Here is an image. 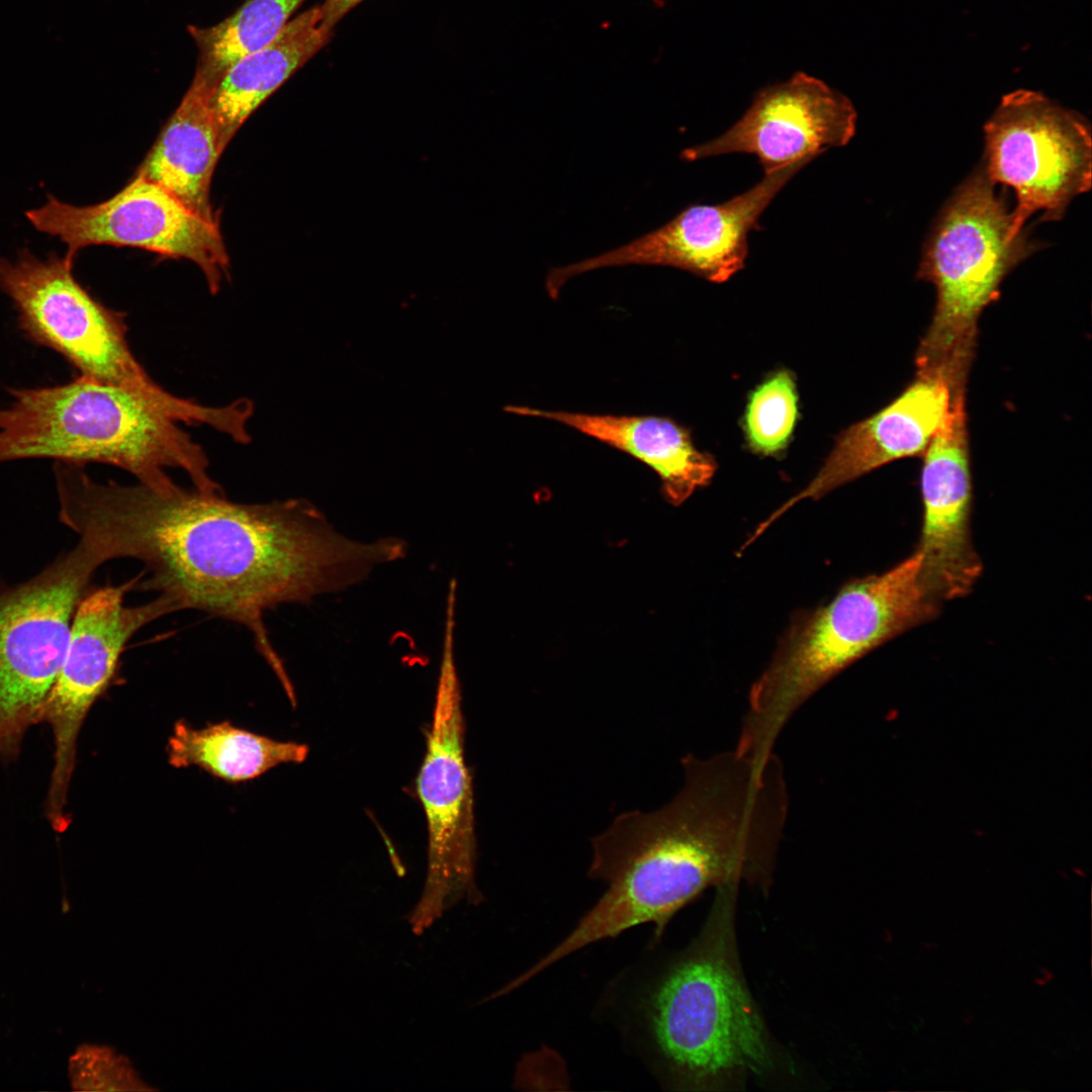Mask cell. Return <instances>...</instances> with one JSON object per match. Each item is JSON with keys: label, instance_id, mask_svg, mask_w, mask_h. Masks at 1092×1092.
<instances>
[{"label": "cell", "instance_id": "obj_26", "mask_svg": "<svg viewBox=\"0 0 1092 1092\" xmlns=\"http://www.w3.org/2000/svg\"><path fill=\"white\" fill-rule=\"evenodd\" d=\"M1034 983L1040 987L1048 984V982L1042 977L1034 979Z\"/></svg>", "mask_w": 1092, "mask_h": 1092}, {"label": "cell", "instance_id": "obj_10", "mask_svg": "<svg viewBox=\"0 0 1092 1092\" xmlns=\"http://www.w3.org/2000/svg\"><path fill=\"white\" fill-rule=\"evenodd\" d=\"M982 166L993 184L1014 190L1016 231L1041 212V221L1060 220L1070 203L1091 188L1090 125L1078 112L1039 92L1019 89L1004 95L984 125Z\"/></svg>", "mask_w": 1092, "mask_h": 1092}, {"label": "cell", "instance_id": "obj_15", "mask_svg": "<svg viewBox=\"0 0 1092 1092\" xmlns=\"http://www.w3.org/2000/svg\"><path fill=\"white\" fill-rule=\"evenodd\" d=\"M856 119V110L846 96L799 73L785 83L759 91L729 129L684 150L680 158L696 161L725 154H750L766 173L847 145L855 133Z\"/></svg>", "mask_w": 1092, "mask_h": 1092}, {"label": "cell", "instance_id": "obj_14", "mask_svg": "<svg viewBox=\"0 0 1092 1092\" xmlns=\"http://www.w3.org/2000/svg\"><path fill=\"white\" fill-rule=\"evenodd\" d=\"M920 474L922 527L920 575L931 597L959 599L972 590L982 564L971 539L972 471L966 390L923 453Z\"/></svg>", "mask_w": 1092, "mask_h": 1092}, {"label": "cell", "instance_id": "obj_27", "mask_svg": "<svg viewBox=\"0 0 1092 1092\" xmlns=\"http://www.w3.org/2000/svg\"><path fill=\"white\" fill-rule=\"evenodd\" d=\"M972 1018H973L972 1015H970V1014L966 1015V1016L963 1017V1022L966 1023V1024H970L972 1022Z\"/></svg>", "mask_w": 1092, "mask_h": 1092}, {"label": "cell", "instance_id": "obj_20", "mask_svg": "<svg viewBox=\"0 0 1092 1092\" xmlns=\"http://www.w3.org/2000/svg\"><path fill=\"white\" fill-rule=\"evenodd\" d=\"M169 763L178 768L197 766L232 782L256 779L282 763H301L308 746L279 741L241 729L228 721L195 728L177 721L168 739Z\"/></svg>", "mask_w": 1092, "mask_h": 1092}, {"label": "cell", "instance_id": "obj_25", "mask_svg": "<svg viewBox=\"0 0 1092 1092\" xmlns=\"http://www.w3.org/2000/svg\"><path fill=\"white\" fill-rule=\"evenodd\" d=\"M1042 978L1049 983L1054 979V973L1046 968H1039Z\"/></svg>", "mask_w": 1092, "mask_h": 1092}, {"label": "cell", "instance_id": "obj_12", "mask_svg": "<svg viewBox=\"0 0 1092 1092\" xmlns=\"http://www.w3.org/2000/svg\"><path fill=\"white\" fill-rule=\"evenodd\" d=\"M39 232L67 245L65 258L93 245L134 247L173 259H188L203 272L211 293L229 276L230 259L217 220L197 214L157 183L136 175L109 199L76 206L48 195L25 212Z\"/></svg>", "mask_w": 1092, "mask_h": 1092}, {"label": "cell", "instance_id": "obj_22", "mask_svg": "<svg viewBox=\"0 0 1092 1092\" xmlns=\"http://www.w3.org/2000/svg\"><path fill=\"white\" fill-rule=\"evenodd\" d=\"M797 384L791 371L769 374L750 393L743 415V433L751 452L778 456L792 440L799 419Z\"/></svg>", "mask_w": 1092, "mask_h": 1092}, {"label": "cell", "instance_id": "obj_9", "mask_svg": "<svg viewBox=\"0 0 1092 1092\" xmlns=\"http://www.w3.org/2000/svg\"><path fill=\"white\" fill-rule=\"evenodd\" d=\"M453 635L454 622L447 620L427 748L416 781L428 827L427 879L410 919L419 932L460 899H480L474 880L473 792L465 762Z\"/></svg>", "mask_w": 1092, "mask_h": 1092}, {"label": "cell", "instance_id": "obj_2", "mask_svg": "<svg viewBox=\"0 0 1092 1092\" xmlns=\"http://www.w3.org/2000/svg\"><path fill=\"white\" fill-rule=\"evenodd\" d=\"M684 784L663 807L628 811L593 839L589 875L607 884L571 931L535 963L543 972L641 924L656 937L704 890L769 882L789 794L783 769L735 748L681 759Z\"/></svg>", "mask_w": 1092, "mask_h": 1092}, {"label": "cell", "instance_id": "obj_16", "mask_svg": "<svg viewBox=\"0 0 1092 1092\" xmlns=\"http://www.w3.org/2000/svg\"><path fill=\"white\" fill-rule=\"evenodd\" d=\"M957 389L942 371L916 369L915 377L890 403L841 431L814 478L752 532L754 541L804 499L830 491L899 459L922 456L941 427Z\"/></svg>", "mask_w": 1092, "mask_h": 1092}, {"label": "cell", "instance_id": "obj_19", "mask_svg": "<svg viewBox=\"0 0 1092 1092\" xmlns=\"http://www.w3.org/2000/svg\"><path fill=\"white\" fill-rule=\"evenodd\" d=\"M322 20L321 5L311 7L218 77L211 103L222 150L254 110L328 43L333 30Z\"/></svg>", "mask_w": 1092, "mask_h": 1092}, {"label": "cell", "instance_id": "obj_21", "mask_svg": "<svg viewBox=\"0 0 1092 1092\" xmlns=\"http://www.w3.org/2000/svg\"><path fill=\"white\" fill-rule=\"evenodd\" d=\"M304 0H247L210 27L189 26L202 67L217 78L236 61L270 42Z\"/></svg>", "mask_w": 1092, "mask_h": 1092}, {"label": "cell", "instance_id": "obj_1", "mask_svg": "<svg viewBox=\"0 0 1092 1092\" xmlns=\"http://www.w3.org/2000/svg\"><path fill=\"white\" fill-rule=\"evenodd\" d=\"M59 520L88 538L105 561H141L148 577L135 588L244 626L289 698L293 687L265 626L281 604H308L346 590L385 563L402 559L397 537L350 539L305 499L239 504L224 493L174 481L97 482L81 465L54 467Z\"/></svg>", "mask_w": 1092, "mask_h": 1092}, {"label": "cell", "instance_id": "obj_13", "mask_svg": "<svg viewBox=\"0 0 1092 1092\" xmlns=\"http://www.w3.org/2000/svg\"><path fill=\"white\" fill-rule=\"evenodd\" d=\"M812 159L764 173L747 191L719 204H691L672 219L617 249L576 263L553 267L545 279L552 299L572 277L607 267L668 266L714 283H723L745 267L748 235L772 199Z\"/></svg>", "mask_w": 1092, "mask_h": 1092}, {"label": "cell", "instance_id": "obj_24", "mask_svg": "<svg viewBox=\"0 0 1092 1092\" xmlns=\"http://www.w3.org/2000/svg\"><path fill=\"white\" fill-rule=\"evenodd\" d=\"M363 0H324L321 5L323 23L333 30L335 25Z\"/></svg>", "mask_w": 1092, "mask_h": 1092}, {"label": "cell", "instance_id": "obj_18", "mask_svg": "<svg viewBox=\"0 0 1092 1092\" xmlns=\"http://www.w3.org/2000/svg\"><path fill=\"white\" fill-rule=\"evenodd\" d=\"M217 79L198 65L181 103L136 174L162 186L209 220H216L210 184L223 152L211 103Z\"/></svg>", "mask_w": 1092, "mask_h": 1092}, {"label": "cell", "instance_id": "obj_8", "mask_svg": "<svg viewBox=\"0 0 1092 1092\" xmlns=\"http://www.w3.org/2000/svg\"><path fill=\"white\" fill-rule=\"evenodd\" d=\"M103 563L79 537L35 576L0 592V761L15 759L29 727L41 722L76 608Z\"/></svg>", "mask_w": 1092, "mask_h": 1092}, {"label": "cell", "instance_id": "obj_23", "mask_svg": "<svg viewBox=\"0 0 1092 1092\" xmlns=\"http://www.w3.org/2000/svg\"><path fill=\"white\" fill-rule=\"evenodd\" d=\"M68 1075L74 1091L156 1090L143 1080L126 1056L105 1044L79 1045L69 1059Z\"/></svg>", "mask_w": 1092, "mask_h": 1092}, {"label": "cell", "instance_id": "obj_17", "mask_svg": "<svg viewBox=\"0 0 1092 1092\" xmlns=\"http://www.w3.org/2000/svg\"><path fill=\"white\" fill-rule=\"evenodd\" d=\"M506 412L569 427L651 468L675 505L710 483L717 463L694 444L691 432L672 419L652 415H601L508 405Z\"/></svg>", "mask_w": 1092, "mask_h": 1092}, {"label": "cell", "instance_id": "obj_4", "mask_svg": "<svg viewBox=\"0 0 1092 1092\" xmlns=\"http://www.w3.org/2000/svg\"><path fill=\"white\" fill-rule=\"evenodd\" d=\"M0 408V462L52 458L114 465L154 488L184 470L194 488L223 493L209 476L200 445L174 420L135 393L84 375L60 385L9 389Z\"/></svg>", "mask_w": 1092, "mask_h": 1092}, {"label": "cell", "instance_id": "obj_3", "mask_svg": "<svg viewBox=\"0 0 1092 1092\" xmlns=\"http://www.w3.org/2000/svg\"><path fill=\"white\" fill-rule=\"evenodd\" d=\"M718 925L663 966L621 976L611 1003L654 1074L700 1089L771 1063L765 1029L739 973L730 931Z\"/></svg>", "mask_w": 1092, "mask_h": 1092}, {"label": "cell", "instance_id": "obj_5", "mask_svg": "<svg viewBox=\"0 0 1092 1092\" xmlns=\"http://www.w3.org/2000/svg\"><path fill=\"white\" fill-rule=\"evenodd\" d=\"M915 551L894 567L845 583L801 616L752 685L735 749L756 761L775 753L797 710L831 678L897 635L931 620L938 602L924 586Z\"/></svg>", "mask_w": 1092, "mask_h": 1092}, {"label": "cell", "instance_id": "obj_7", "mask_svg": "<svg viewBox=\"0 0 1092 1092\" xmlns=\"http://www.w3.org/2000/svg\"><path fill=\"white\" fill-rule=\"evenodd\" d=\"M74 263L51 253L21 250L0 259V289L12 300L19 328L37 345L62 355L84 376L125 388L175 422L201 423L204 405L158 385L135 360L123 315L91 296L76 280Z\"/></svg>", "mask_w": 1092, "mask_h": 1092}, {"label": "cell", "instance_id": "obj_11", "mask_svg": "<svg viewBox=\"0 0 1092 1092\" xmlns=\"http://www.w3.org/2000/svg\"><path fill=\"white\" fill-rule=\"evenodd\" d=\"M141 576L83 596L72 620L61 668L43 704L41 721L49 723L54 737L44 814L58 832L71 822L68 794L77 739L88 712L114 678L129 639L151 622L178 611L163 596L140 606H124L125 595L135 588Z\"/></svg>", "mask_w": 1092, "mask_h": 1092}, {"label": "cell", "instance_id": "obj_6", "mask_svg": "<svg viewBox=\"0 0 1092 1092\" xmlns=\"http://www.w3.org/2000/svg\"><path fill=\"white\" fill-rule=\"evenodd\" d=\"M1034 250L983 168L975 171L940 211L923 249L917 277L933 284L936 302L916 369L941 370L957 386L967 384L983 310Z\"/></svg>", "mask_w": 1092, "mask_h": 1092}]
</instances>
